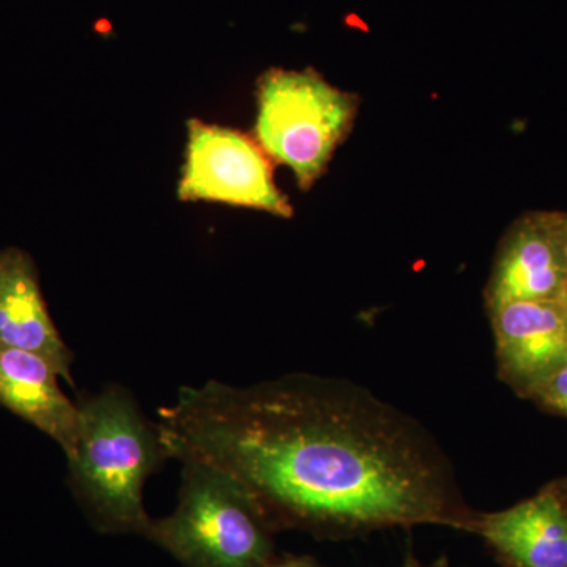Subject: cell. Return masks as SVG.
<instances>
[{
  "label": "cell",
  "instance_id": "6da1fadb",
  "mask_svg": "<svg viewBox=\"0 0 567 567\" xmlns=\"http://www.w3.org/2000/svg\"><path fill=\"white\" fill-rule=\"evenodd\" d=\"M167 457L221 470L276 532L352 539L436 525L473 533L454 466L415 417L333 377L182 386L158 410Z\"/></svg>",
  "mask_w": 567,
  "mask_h": 567
},
{
  "label": "cell",
  "instance_id": "7a4b0ae2",
  "mask_svg": "<svg viewBox=\"0 0 567 567\" xmlns=\"http://www.w3.org/2000/svg\"><path fill=\"white\" fill-rule=\"evenodd\" d=\"M76 446L66 457L70 486L93 527L106 535H147L142 499L148 476L169 461L159 425L121 385L78 401Z\"/></svg>",
  "mask_w": 567,
  "mask_h": 567
},
{
  "label": "cell",
  "instance_id": "3957f363",
  "mask_svg": "<svg viewBox=\"0 0 567 567\" xmlns=\"http://www.w3.org/2000/svg\"><path fill=\"white\" fill-rule=\"evenodd\" d=\"M174 513L153 520L145 539L185 567H270L271 525L240 483L207 464L183 462Z\"/></svg>",
  "mask_w": 567,
  "mask_h": 567
},
{
  "label": "cell",
  "instance_id": "277c9868",
  "mask_svg": "<svg viewBox=\"0 0 567 567\" xmlns=\"http://www.w3.org/2000/svg\"><path fill=\"white\" fill-rule=\"evenodd\" d=\"M256 99L254 140L308 192L352 133L360 96L330 84L315 69H270L257 81Z\"/></svg>",
  "mask_w": 567,
  "mask_h": 567
},
{
  "label": "cell",
  "instance_id": "5b68a950",
  "mask_svg": "<svg viewBox=\"0 0 567 567\" xmlns=\"http://www.w3.org/2000/svg\"><path fill=\"white\" fill-rule=\"evenodd\" d=\"M177 196L183 203H218L292 218L293 207L276 185L274 163L240 130L192 118Z\"/></svg>",
  "mask_w": 567,
  "mask_h": 567
},
{
  "label": "cell",
  "instance_id": "8992f818",
  "mask_svg": "<svg viewBox=\"0 0 567 567\" xmlns=\"http://www.w3.org/2000/svg\"><path fill=\"white\" fill-rule=\"evenodd\" d=\"M567 289V245L563 212H529L507 227L484 301L486 308L513 301H561Z\"/></svg>",
  "mask_w": 567,
  "mask_h": 567
},
{
  "label": "cell",
  "instance_id": "52a82bcc",
  "mask_svg": "<svg viewBox=\"0 0 567 567\" xmlns=\"http://www.w3.org/2000/svg\"><path fill=\"white\" fill-rule=\"evenodd\" d=\"M499 380L522 399L567 361V319L561 301H513L487 309Z\"/></svg>",
  "mask_w": 567,
  "mask_h": 567
},
{
  "label": "cell",
  "instance_id": "ba28073f",
  "mask_svg": "<svg viewBox=\"0 0 567 567\" xmlns=\"http://www.w3.org/2000/svg\"><path fill=\"white\" fill-rule=\"evenodd\" d=\"M473 533L503 567H567V477L496 513H477Z\"/></svg>",
  "mask_w": 567,
  "mask_h": 567
},
{
  "label": "cell",
  "instance_id": "9c48e42d",
  "mask_svg": "<svg viewBox=\"0 0 567 567\" xmlns=\"http://www.w3.org/2000/svg\"><path fill=\"white\" fill-rule=\"evenodd\" d=\"M0 346L40 354L74 386V354L52 322L35 262L18 248L0 251Z\"/></svg>",
  "mask_w": 567,
  "mask_h": 567
},
{
  "label": "cell",
  "instance_id": "30bf717a",
  "mask_svg": "<svg viewBox=\"0 0 567 567\" xmlns=\"http://www.w3.org/2000/svg\"><path fill=\"white\" fill-rule=\"evenodd\" d=\"M58 369L40 354L0 346V406L54 440L69 457L76 446L80 406L63 393Z\"/></svg>",
  "mask_w": 567,
  "mask_h": 567
},
{
  "label": "cell",
  "instance_id": "8fae6325",
  "mask_svg": "<svg viewBox=\"0 0 567 567\" xmlns=\"http://www.w3.org/2000/svg\"><path fill=\"white\" fill-rule=\"evenodd\" d=\"M528 401L544 412L567 417V361L537 388Z\"/></svg>",
  "mask_w": 567,
  "mask_h": 567
},
{
  "label": "cell",
  "instance_id": "7c38bea8",
  "mask_svg": "<svg viewBox=\"0 0 567 567\" xmlns=\"http://www.w3.org/2000/svg\"><path fill=\"white\" fill-rule=\"evenodd\" d=\"M270 567H324L317 559L305 557V555H284L275 559Z\"/></svg>",
  "mask_w": 567,
  "mask_h": 567
},
{
  "label": "cell",
  "instance_id": "4fadbf2b",
  "mask_svg": "<svg viewBox=\"0 0 567 567\" xmlns=\"http://www.w3.org/2000/svg\"><path fill=\"white\" fill-rule=\"evenodd\" d=\"M405 567H450V563H447L446 557H442L432 563V565H423V563L417 561L415 557L409 555V557H406Z\"/></svg>",
  "mask_w": 567,
  "mask_h": 567
},
{
  "label": "cell",
  "instance_id": "5bb4252c",
  "mask_svg": "<svg viewBox=\"0 0 567 567\" xmlns=\"http://www.w3.org/2000/svg\"><path fill=\"white\" fill-rule=\"evenodd\" d=\"M561 306H563V309H565V315H566V319H567V289H566L565 295H563Z\"/></svg>",
  "mask_w": 567,
  "mask_h": 567
},
{
  "label": "cell",
  "instance_id": "9a60e30c",
  "mask_svg": "<svg viewBox=\"0 0 567 567\" xmlns=\"http://www.w3.org/2000/svg\"><path fill=\"white\" fill-rule=\"evenodd\" d=\"M563 226H565L566 245H567V213L563 212Z\"/></svg>",
  "mask_w": 567,
  "mask_h": 567
}]
</instances>
